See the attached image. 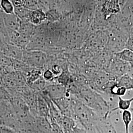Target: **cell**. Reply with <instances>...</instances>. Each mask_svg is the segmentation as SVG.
Segmentation results:
<instances>
[{"label":"cell","mask_w":133,"mask_h":133,"mask_svg":"<svg viewBox=\"0 0 133 133\" xmlns=\"http://www.w3.org/2000/svg\"><path fill=\"white\" fill-rule=\"evenodd\" d=\"M45 90L48 96L53 100L58 101L66 97L65 86L60 84H53L46 86Z\"/></svg>","instance_id":"obj_1"},{"label":"cell","mask_w":133,"mask_h":133,"mask_svg":"<svg viewBox=\"0 0 133 133\" xmlns=\"http://www.w3.org/2000/svg\"><path fill=\"white\" fill-rule=\"evenodd\" d=\"M26 58L31 65L38 68L43 67L46 63L45 55L43 53L39 51L29 53Z\"/></svg>","instance_id":"obj_2"},{"label":"cell","mask_w":133,"mask_h":133,"mask_svg":"<svg viewBox=\"0 0 133 133\" xmlns=\"http://www.w3.org/2000/svg\"><path fill=\"white\" fill-rule=\"evenodd\" d=\"M118 0H107L104 6V11L107 16L119 12Z\"/></svg>","instance_id":"obj_3"},{"label":"cell","mask_w":133,"mask_h":133,"mask_svg":"<svg viewBox=\"0 0 133 133\" xmlns=\"http://www.w3.org/2000/svg\"><path fill=\"white\" fill-rule=\"evenodd\" d=\"M37 109L38 114L44 118H46L49 114V109L47 102L42 95H38L37 97Z\"/></svg>","instance_id":"obj_4"},{"label":"cell","mask_w":133,"mask_h":133,"mask_svg":"<svg viewBox=\"0 0 133 133\" xmlns=\"http://www.w3.org/2000/svg\"><path fill=\"white\" fill-rule=\"evenodd\" d=\"M119 60L124 63L130 64L133 66V51L128 48L124 49L116 53Z\"/></svg>","instance_id":"obj_5"},{"label":"cell","mask_w":133,"mask_h":133,"mask_svg":"<svg viewBox=\"0 0 133 133\" xmlns=\"http://www.w3.org/2000/svg\"><path fill=\"white\" fill-rule=\"evenodd\" d=\"M118 84L123 87L127 90H133V78L128 74L119 77Z\"/></svg>","instance_id":"obj_6"},{"label":"cell","mask_w":133,"mask_h":133,"mask_svg":"<svg viewBox=\"0 0 133 133\" xmlns=\"http://www.w3.org/2000/svg\"><path fill=\"white\" fill-rule=\"evenodd\" d=\"M45 18V15L40 10L30 11L29 17L30 21L35 24H39Z\"/></svg>","instance_id":"obj_7"},{"label":"cell","mask_w":133,"mask_h":133,"mask_svg":"<svg viewBox=\"0 0 133 133\" xmlns=\"http://www.w3.org/2000/svg\"><path fill=\"white\" fill-rule=\"evenodd\" d=\"M133 102V97L129 99H124L121 97H118V106L112 109V111H115L118 109L123 111L128 110Z\"/></svg>","instance_id":"obj_8"},{"label":"cell","mask_w":133,"mask_h":133,"mask_svg":"<svg viewBox=\"0 0 133 133\" xmlns=\"http://www.w3.org/2000/svg\"><path fill=\"white\" fill-rule=\"evenodd\" d=\"M121 117L125 126V133H130L129 127L132 120V114L131 112L128 110H124Z\"/></svg>","instance_id":"obj_9"},{"label":"cell","mask_w":133,"mask_h":133,"mask_svg":"<svg viewBox=\"0 0 133 133\" xmlns=\"http://www.w3.org/2000/svg\"><path fill=\"white\" fill-rule=\"evenodd\" d=\"M1 5L6 14H14V5L10 0H1Z\"/></svg>","instance_id":"obj_10"},{"label":"cell","mask_w":133,"mask_h":133,"mask_svg":"<svg viewBox=\"0 0 133 133\" xmlns=\"http://www.w3.org/2000/svg\"><path fill=\"white\" fill-rule=\"evenodd\" d=\"M31 86L34 90L41 92L45 89V81L43 78V76H41L37 80L34 82Z\"/></svg>","instance_id":"obj_11"},{"label":"cell","mask_w":133,"mask_h":133,"mask_svg":"<svg viewBox=\"0 0 133 133\" xmlns=\"http://www.w3.org/2000/svg\"><path fill=\"white\" fill-rule=\"evenodd\" d=\"M70 81V76L68 72L63 71L59 76L58 78V82L59 84L66 86L68 84Z\"/></svg>","instance_id":"obj_12"},{"label":"cell","mask_w":133,"mask_h":133,"mask_svg":"<svg viewBox=\"0 0 133 133\" xmlns=\"http://www.w3.org/2000/svg\"><path fill=\"white\" fill-rule=\"evenodd\" d=\"M10 99V96L8 91L3 87H0V103Z\"/></svg>","instance_id":"obj_13"},{"label":"cell","mask_w":133,"mask_h":133,"mask_svg":"<svg viewBox=\"0 0 133 133\" xmlns=\"http://www.w3.org/2000/svg\"><path fill=\"white\" fill-rule=\"evenodd\" d=\"M43 77L45 81H52L54 78V75L51 70H46L43 73Z\"/></svg>","instance_id":"obj_14"},{"label":"cell","mask_w":133,"mask_h":133,"mask_svg":"<svg viewBox=\"0 0 133 133\" xmlns=\"http://www.w3.org/2000/svg\"><path fill=\"white\" fill-rule=\"evenodd\" d=\"M127 90L123 87L118 85L114 91V95L118 96V97H121L125 95Z\"/></svg>","instance_id":"obj_15"},{"label":"cell","mask_w":133,"mask_h":133,"mask_svg":"<svg viewBox=\"0 0 133 133\" xmlns=\"http://www.w3.org/2000/svg\"><path fill=\"white\" fill-rule=\"evenodd\" d=\"M12 3L16 8H23L26 5V0H12Z\"/></svg>","instance_id":"obj_16"},{"label":"cell","mask_w":133,"mask_h":133,"mask_svg":"<svg viewBox=\"0 0 133 133\" xmlns=\"http://www.w3.org/2000/svg\"><path fill=\"white\" fill-rule=\"evenodd\" d=\"M0 133H17L14 130L6 126H0Z\"/></svg>","instance_id":"obj_17"},{"label":"cell","mask_w":133,"mask_h":133,"mask_svg":"<svg viewBox=\"0 0 133 133\" xmlns=\"http://www.w3.org/2000/svg\"><path fill=\"white\" fill-rule=\"evenodd\" d=\"M3 85H4L3 76H2L1 73L0 72V87H3Z\"/></svg>","instance_id":"obj_18"},{"label":"cell","mask_w":133,"mask_h":133,"mask_svg":"<svg viewBox=\"0 0 133 133\" xmlns=\"http://www.w3.org/2000/svg\"><path fill=\"white\" fill-rule=\"evenodd\" d=\"M131 133H133V122L132 127H131Z\"/></svg>","instance_id":"obj_19"}]
</instances>
